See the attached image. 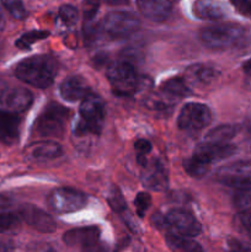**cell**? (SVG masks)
Listing matches in <instances>:
<instances>
[{"label":"cell","instance_id":"obj_9","mask_svg":"<svg viewBox=\"0 0 251 252\" xmlns=\"http://www.w3.org/2000/svg\"><path fill=\"white\" fill-rule=\"evenodd\" d=\"M164 224L166 228L171 229L172 234H177L187 238H194L201 234L199 221L186 209L175 208L167 212L164 217Z\"/></svg>","mask_w":251,"mask_h":252},{"label":"cell","instance_id":"obj_45","mask_svg":"<svg viewBox=\"0 0 251 252\" xmlns=\"http://www.w3.org/2000/svg\"><path fill=\"white\" fill-rule=\"evenodd\" d=\"M1 85H2V81H1V80H0V91H1V90H2V88H1Z\"/></svg>","mask_w":251,"mask_h":252},{"label":"cell","instance_id":"obj_42","mask_svg":"<svg viewBox=\"0 0 251 252\" xmlns=\"http://www.w3.org/2000/svg\"><path fill=\"white\" fill-rule=\"evenodd\" d=\"M105 2L113 6H118V5H127L128 0H105Z\"/></svg>","mask_w":251,"mask_h":252},{"label":"cell","instance_id":"obj_35","mask_svg":"<svg viewBox=\"0 0 251 252\" xmlns=\"http://www.w3.org/2000/svg\"><path fill=\"white\" fill-rule=\"evenodd\" d=\"M100 1L98 0H84V20L95 19L98 11Z\"/></svg>","mask_w":251,"mask_h":252},{"label":"cell","instance_id":"obj_16","mask_svg":"<svg viewBox=\"0 0 251 252\" xmlns=\"http://www.w3.org/2000/svg\"><path fill=\"white\" fill-rule=\"evenodd\" d=\"M140 14L154 22H162L170 16L172 0H137Z\"/></svg>","mask_w":251,"mask_h":252},{"label":"cell","instance_id":"obj_46","mask_svg":"<svg viewBox=\"0 0 251 252\" xmlns=\"http://www.w3.org/2000/svg\"><path fill=\"white\" fill-rule=\"evenodd\" d=\"M44 252H56L54 250H47V251H44Z\"/></svg>","mask_w":251,"mask_h":252},{"label":"cell","instance_id":"obj_26","mask_svg":"<svg viewBox=\"0 0 251 252\" xmlns=\"http://www.w3.org/2000/svg\"><path fill=\"white\" fill-rule=\"evenodd\" d=\"M209 166L211 165L204 164L201 160L196 159L194 157H192L191 159H187L184 161V169L189 176L196 177V179H201V177L206 176L207 172H208Z\"/></svg>","mask_w":251,"mask_h":252},{"label":"cell","instance_id":"obj_14","mask_svg":"<svg viewBox=\"0 0 251 252\" xmlns=\"http://www.w3.org/2000/svg\"><path fill=\"white\" fill-rule=\"evenodd\" d=\"M235 153L236 147L228 144V143H225V144H213V143L204 142L203 144H199L194 149L193 157L203 161L204 164L211 165L213 162H218L221 161V160L228 159V158H230Z\"/></svg>","mask_w":251,"mask_h":252},{"label":"cell","instance_id":"obj_11","mask_svg":"<svg viewBox=\"0 0 251 252\" xmlns=\"http://www.w3.org/2000/svg\"><path fill=\"white\" fill-rule=\"evenodd\" d=\"M217 176L221 184L233 187L236 191L251 189V164L249 162H236L221 167L217 172Z\"/></svg>","mask_w":251,"mask_h":252},{"label":"cell","instance_id":"obj_15","mask_svg":"<svg viewBox=\"0 0 251 252\" xmlns=\"http://www.w3.org/2000/svg\"><path fill=\"white\" fill-rule=\"evenodd\" d=\"M143 169L142 182L145 189L157 192H162L167 189L169 177L166 169L159 160H153L150 164L148 162Z\"/></svg>","mask_w":251,"mask_h":252},{"label":"cell","instance_id":"obj_20","mask_svg":"<svg viewBox=\"0 0 251 252\" xmlns=\"http://www.w3.org/2000/svg\"><path fill=\"white\" fill-rule=\"evenodd\" d=\"M192 12L199 20L216 21L225 16V6L218 0H196L192 6Z\"/></svg>","mask_w":251,"mask_h":252},{"label":"cell","instance_id":"obj_27","mask_svg":"<svg viewBox=\"0 0 251 252\" xmlns=\"http://www.w3.org/2000/svg\"><path fill=\"white\" fill-rule=\"evenodd\" d=\"M49 36L48 31H37V30H33V31L26 32V33L22 34L15 44H16L17 48L20 49H30L33 43H36L37 41H41V39L47 38Z\"/></svg>","mask_w":251,"mask_h":252},{"label":"cell","instance_id":"obj_2","mask_svg":"<svg viewBox=\"0 0 251 252\" xmlns=\"http://www.w3.org/2000/svg\"><path fill=\"white\" fill-rule=\"evenodd\" d=\"M57 62L49 56H33L24 59L15 66V75L22 83L38 89H47L54 83Z\"/></svg>","mask_w":251,"mask_h":252},{"label":"cell","instance_id":"obj_10","mask_svg":"<svg viewBox=\"0 0 251 252\" xmlns=\"http://www.w3.org/2000/svg\"><path fill=\"white\" fill-rule=\"evenodd\" d=\"M101 231L97 226H84L64 233L63 241L71 248H80L85 252H105L100 245Z\"/></svg>","mask_w":251,"mask_h":252},{"label":"cell","instance_id":"obj_3","mask_svg":"<svg viewBox=\"0 0 251 252\" xmlns=\"http://www.w3.org/2000/svg\"><path fill=\"white\" fill-rule=\"evenodd\" d=\"M79 118L73 129L74 137L98 135L105 123V102L98 95L88 94L81 100Z\"/></svg>","mask_w":251,"mask_h":252},{"label":"cell","instance_id":"obj_38","mask_svg":"<svg viewBox=\"0 0 251 252\" xmlns=\"http://www.w3.org/2000/svg\"><path fill=\"white\" fill-rule=\"evenodd\" d=\"M239 220H240L241 226H243L246 231L251 233V213H250V211L240 212Z\"/></svg>","mask_w":251,"mask_h":252},{"label":"cell","instance_id":"obj_19","mask_svg":"<svg viewBox=\"0 0 251 252\" xmlns=\"http://www.w3.org/2000/svg\"><path fill=\"white\" fill-rule=\"evenodd\" d=\"M63 153L61 145L53 140L33 143L26 149V155L34 161H49L59 158Z\"/></svg>","mask_w":251,"mask_h":252},{"label":"cell","instance_id":"obj_12","mask_svg":"<svg viewBox=\"0 0 251 252\" xmlns=\"http://www.w3.org/2000/svg\"><path fill=\"white\" fill-rule=\"evenodd\" d=\"M33 95L25 88H4L0 91V105L14 113L25 112L31 107Z\"/></svg>","mask_w":251,"mask_h":252},{"label":"cell","instance_id":"obj_4","mask_svg":"<svg viewBox=\"0 0 251 252\" xmlns=\"http://www.w3.org/2000/svg\"><path fill=\"white\" fill-rule=\"evenodd\" d=\"M69 117V110L56 102L44 107L34 123V130L43 138H62L65 130V122Z\"/></svg>","mask_w":251,"mask_h":252},{"label":"cell","instance_id":"obj_24","mask_svg":"<svg viewBox=\"0 0 251 252\" xmlns=\"http://www.w3.org/2000/svg\"><path fill=\"white\" fill-rule=\"evenodd\" d=\"M236 132H238V129L234 126H218V127L213 128V129H211L207 133L204 142L213 143V144H225V143H228L229 140L235 137Z\"/></svg>","mask_w":251,"mask_h":252},{"label":"cell","instance_id":"obj_28","mask_svg":"<svg viewBox=\"0 0 251 252\" xmlns=\"http://www.w3.org/2000/svg\"><path fill=\"white\" fill-rule=\"evenodd\" d=\"M107 202L110 204V207L112 208V211L117 212V213L122 214L127 211V203H126V199L123 197L122 192L120 191L117 186L111 187L110 192L107 194Z\"/></svg>","mask_w":251,"mask_h":252},{"label":"cell","instance_id":"obj_25","mask_svg":"<svg viewBox=\"0 0 251 252\" xmlns=\"http://www.w3.org/2000/svg\"><path fill=\"white\" fill-rule=\"evenodd\" d=\"M172 103H174V100L167 97L161 91L159 95L149 96L148 100L145 101V106L154 112H166L167 108L172 107Z\"/></svg>","mask_w":251,"mask_h":252},{"label":"cell","instance_id":"obj_41","mask_svg":"<svg viewBox=\"0 0 251 252\" xmlns=\"http://www.w3.org/2000/svg\"><path fill=\"white\" fill-rule=\"evenodd\" d=\"M12 199L10 197L4 196V194H0V209H5L7 207L11 206Z\"/></svg>","mask_w":251,"mask_h":252},{"label":"cell","instance_id":"obj_36","mask_svg":"<svg viewBox=\"0 0 251 252\" xmlns=\"http://www.w3.org/2000/svg\"><path fill=\"white\" fill-rule=\"evenodd\" d=\"M230 1L241 15L251 19V0H230Z\"/></svg>","mask_w":251,"mask_h":252},{"label":"cell","instance_id":"obj_40","mask_svg":"<svg viewBox=\"0 0 251 252\" xmlns=\"http://www.w3.org/2000/svg\"><path fill=\"white\" fill-rule=\"evenodd\" d=\"M228 244L231 252H246V249L244 248V246L241 245V243H239L236 239H229Z\"/></svg>","mask_w":251,"mask_h":252},{"label":"cell","instance_id":"obj_23","mask_svg":"<svg viewBox=\"0 0 251 252\" xmlns=\"http://www.w3.org/2000/svg\"><path fill=\"white\" fill-rule=\"evenodd\" d=\"M160 91L171 100L176 101L179 98L185 97L189 93V89L188 84L184 78H170L165 83H162Z\"/></svg>","mask_w":251,"mask_h":252},{"label":"cell","instance_id":"obj_1","mask_svg":"<svg viewBox=\"0 0 251 252\" xmlns=\"http://www.w3.org/2000/svg\"><path fill=\"white\" fill-rule=\"evenodd\" d=\"M199 39L214 51H244L251 48V30L238 24H217L202 29Z\"/></svg>","mask_w":251,"mask_h":252},{"label":"cell","instance_id":"obj_21","mask_svg":"<svg viewBox=\"0 0 251 252\" xmlns=\"http://www.w3.org/2000/svg\"><path fill=\"white\" fill-rule=\"evenodd\" d=\"M216 76L217 71L212 66L204 64H193L186 69L184 79L188 85L206 86L209 85L216 79Z\"/></svg>","mask_w":251,"mask_h":252},{"label":"cell","instance_id":"obj_37","mask_svg":"<svg viewBox=\"0 0 251 252\" xmlns=\"http://www.w3.org/2000/svg\"><path fill=\"white\" fill-rule=\"evenodd\" d=\"M134 148L140 153V154H145L152 152V144H150L149 140L147 139H138L134 143Z\"/></svg>","mask_w":251,"mask_h":252},{"label":"cell","instance_id":"obj_17","mask_svg":"<svg viewBox=\"0 0 251 252\" xmlns=\"http://www.w3.org/2000/svg\"><path fill=\"white\" fill-rule=\"evenodd\" d=\"M59 94L62 98L68 102L83 100L88 94H90V88L85 79L81 76H69L62 81L59 86Z\"/></svg>","mask_w":251,"mask_h":252},{"label":"cell","instance_id":"obj_33","mask_svg":"<svg viewBox=\"0 0 251 252\" xmlns=\"http://www.w3.org/2000/svg\"><path fill=\"white\" fill-rule=\"evenodd\" d=\"M19 216L15 213H0V233H7L19 226Z\"/></svg>","mask_w":251,"mask_h":252},{"label":"cell","instance_id":"obj_39","mask_svg":"<svg viewBox=\"0 0 251 252\" xmlns=\"http://www.w3.org/2000/svg\"><path fill=\"white\" fill-rule=\"evenodd\" d=\"M0 252H15V245L9 239H0Z\"/></svg>","mask_w":251,"mask_h":252},{"label":"cell","instance_id":"obj_31","mask_svg":"<svg viewBox=\"0 0 251 252\" xmlns=\"http://www.w3.org/2000/svg\"><path fill=\"white\" fill-rule=\"evenodd\" d=\"M233 203L239 212L251 211V189L236 191L234 194Z\"/></svg>","mask_w":251,"mask_h":252},{"label":"cell","instance_id":"obj_13","mask_svg":"<svg viewBox=\"0 0 251 252\" xmlns=\"http://www.w3.org/2000/svg\"><path fill=\"white\" fill-rule=\"evenodd\" d=\"M19 217L25 223L41 233H53L57 229V223L53 217L32 204H24L20 207Z\"/></svg>","mask_w":251,"mask_h":252},{"label":"cell","instance_id":"obj_6","mask_svg":"<svg viewBox=\"0 0 251 252\" xmlns=\"http://www.w3.org/2000/svg\"><path fill=\"white\" fill-rule=\"evenodd\" d=\"M140 21L134 14L128 11L108 12L101 22V29L112 38H123L137 32Z\"/></svg>","mask_w":251,"mask_h":252},{"label":"cell","instance_id":"obj_34","mask_svg":"<svg viewBox=\"0 0 251 252\" xmlns=\"http://www.w3.org/2000/svg\"><path fill=\"white\" fill-rule=\"evenodd\" d=\"M134 204H135V209H137V214L143 218L145 214V212L149 209L150 204H152V197H150L149 193L147 192H139L137 194L134 199Z\"/></svg>","mask_w":251,"mask_h":252},{"label":"cell","instance_id":"obj_44","mask_svg":"<svg viewBox=\"0 0 251 252\" xmlns=\"http://www.w3.org/2000/svg\"><path fill=\"white\" fill-rule=\"evenodd\" d=\"M4 27H5V19H4V16H2V12L0 11V33L2 32Z\"/></svg>","mask_w":251,"mask_h":252},{"label":"cell","instance_id":"obj_5","mask_svg":"<svg viewBox=\"0 0 251 252\" xmlns=\"http://www.w3.org/2000/svg\"><path fill=\"white\" fill-rule=\"evenodd\" d=\"M106 74L112 86V91L118 96L132 95L139 86L135 66L128 61H118L110 64Z\"/></svg>","mask_w":251,"mask_h":252},{"label":"cell","instance_id":"obj_29","mask_svg":"<svg viewBox=\"0 0 251 252\" xmlns=\"http://www.w3.org/2000/svg\"><path fill=\"white\" fill-rule=\"evenodd\" d=\"M101 31H102V29H101V25L96 22V17L95 19L84 20L83 32L86 44L95 43Z\"/></svg>","mask_w":251,"mask_h":252},{"label":"cell","instance_id":"obj_8","mask_svg":"<svg viewBox=\"0 0 251 252\" xmlns=\"http://www.w3.org/2000/svg\"><path fill=\"white\" fill-rule=\"evenodd\" d=\"M86 202H88V198L85 193L75 189H69V187L54 189L48 197V206L51 207L52 211L58 214L80 211L86 206Z\"/></svg>","mask_w":251,"mask_h":252},{"label":"cell","instance_id":"obj_43","mask_svg":"<svg viewBox=\"0 0 251 252\" xmlns=\"http://www.w3.org/2000/svg\"><path fill=\"white\" fill-rule=\"evenodd\" d=\"M243 69L244 71H245L246 75L251 76V59H249V61H246L245 63L243 64Z\"/></svg>","mask_w":251,"mask_h":252},{"label":"cell","instance_id":"obj_22","mask_svg":"<svg viewBox=\"0 0 251 252\" xmlns=\"http://www.w3.org/2000/svg\"><path fill=\"white\" fill-rule=\"evenodd\" d=\"M166 244L172 252H204L197 241L177 234H167Z\"/></svg>","mask_w":251,"mask_h":252},{"label":"cell","instance_id":"obj_18","mask_svg":"<svg viewBox=\"0 0 251 252\" xmlns=\"http://www.w3.org/2000/svg\"><path fill=\"white\" fill-rule=\"evenodd\" d=\"M19 116L6 110H0V142L4 144H14L19 140L20 134Z\"/></svg>","mask_w":251,"mask_h":252},{"label":"cell","instance_id":"obj_30","mask_svg":"<svg viewBox=\"0 0 251 252\" xmlns=\"http://www.w3.org/2000/svg\"><path fill=\"white\" fill-rule=\"evenodd\" d=\"M2 6L9 11L14 19L24 20L27 16V10L25 9V5L22 0H0Z\"/></svg>","mask_w":251,"mask_h":252},{"label":"cell","instance_id":"obj_7","mask_svg":"<svg viewBox=\"0 0 251 252\" xmlns=\"http://www.w3.org/2000/svg\"><path fill=\"white\" fill-rule=\"evenodd\" d=\"M211 110L208 106L198 102L186 103L177 117V126L186 132H198L211 125Z\"/></svg>","mask_w":251,"mask_h":252},{"label":"cell","instance_id":"obj_32","mask_svg":"<svg viewBox=\"0 0 251 252\" xmlns=\"http://www.w3.org/2000/svg\"><path fill=\"white\" fill-rule=\"evenodd\" d=\"M59 19L66 26H73L78 21V10L73 5H63L59 7Z\"/></svg>","mask_w":251,"mask_h":252}]
</instances>
